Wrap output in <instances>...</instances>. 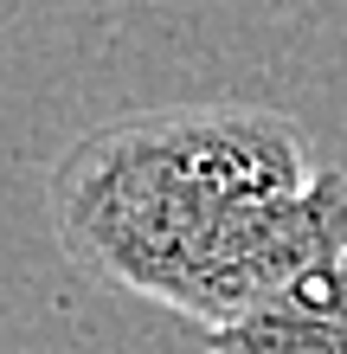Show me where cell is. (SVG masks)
I'll list each match as a JSON object with an SVG mask.
<instances>
[{"label":"cell","mask_w":347,"mask_h":354,"mask_svg":"<svg viewBox=\"0 0 347 354\" xmlns=\"http://www.w3.org/2000/svg\"><path fill=\"white\" fill-rule=\"evenodd\" d=\"M52 232L84 277L212 335L347 245V174L277 110H155L58 155Z\"/></svg>","instance_id":"6da1fadb"},{"label":"cell","mask_w":347,"mask_h":354,"mask_svg":"<svg viewBox=\"0 0 347 354\" xmlns=\"http://www.w3.org/2000/svg\"><path fill=\"white\" fill-rule=\"evenodd\" d=\"M199 342L212 354H347V245L309 277H296L283 297Z\"/></svg>","instance_id":"7a4b0ae2"}]
</instances>
